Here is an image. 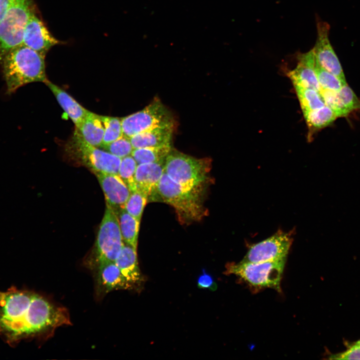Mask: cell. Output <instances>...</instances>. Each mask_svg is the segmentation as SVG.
I'll return each instance as SVG.
<instances>
[{
	"mask_svg": "<svg viewBox=\"0 0 360 360\" xmlns=\"http://www.w3.org/2000/svg\"><path fill=\"white\" fill-rule=\"evenodd\" d=\"M52 92L60 105L75 124L79 126L88 110L80 104L72 97L48 80L45 83Z\"/></svg>",
	"mask_w": 360,
	"mask_h": 360,
	"instance_id": "cell-21",
	"label": "cell"
},
{
	"mask_svg": "<svg viewBox=\"0 0 360 360\" xmlns=\"http://www.w3.org/2000/svg\"><path fill=\"white\" fill-rule=\"evenodd\" d=\"M302 112L325 106L320 92L316 90L294 86Z\"/></svg>",
	"mask_w": 360,
	"mask_h": 360,
	"instance_id": "cell-25",
	"label": "cell"
},
{
	"mask_svg": "<svg viewBox=\"0 0 360 360\" xmlns=\"http://www.w3.org/2000/svg\"><path fill=\"white\" fill-rule=\"evenodd\" d=\"M174 127H158L133 136L130 138L134 149L170 144Z\"/></svg>",
	"mask_w": 360,
	"mask_h": 360,
	"instance_id": "cell-19",
	"label": "cell"
},
{
	"mask_svg": "<svg viewBox=\"0 0 360 360\" xmlns=\"http://www.w3.org/2000/svg\"><path fill=\"white\" fill-rule=\"evenodd\" d=\"M304 120L308 128L309 134L324 128L332 124L338 117L328 106L303 112Z\"/></svg>",
	"mask_w": 360,
	"mask_h": 360,
	"instance_id": "cell-22",
	"label": "cell"
},
{
	"mask_svg": "<svg viewBox=\"0 0 360 360\" xmlns=\"http://www.w3.org/2000/svg\"><path fill=\"white\" fill-rule=\"evenodd\" d=\"M353 345L355 346H360V340L357 341L356 342H354Z\"/></svg>",
	"mask_w": 360,
	"mask_h": 360,
	"instance_id": "cell-34",
	"label": "cell"
},
{
	"mask_svg": "<svg viewBox=\"0 0 360 360\" xmlns=\"http://www.w3.org/2000/svg\"><path fill=\"white\" fill-rule=\"evenodd\" d=\"M200 188L186 189L164 172L153 196L156 194L162 202L172 206L180 221L186 224L200 220L206 214Z\"/></svg>",
	"mask_w": 360,
	"mask_h": 360,
	"instance_id": "cell-3",
	"label": "cell"
},
{
	"mask_svg": "<svg viewBox=\"0 0 360 360\" xmlns=\"http://www.w3.org/2000/svg\"><path fill=\"white\" fill-rule=\"evenodd\" d=\"M45 56L22 44L11 50L4 58V76L7 93L11 94L18 88L33 82H46Z\"/></svg>",
	"mask_w": 360,
	"mask_h": 360,
	"instance_id": "cell-2",
	"label": "cell"
},
{
	"mask_svg": "<svg viewBox=\"0 0 360 360\" xmlns=\"http://www.w3.org/2000/svg\"><path fill=\"white\" fill-rule=\"evenodd\" d=\"M164 162L138 164L134 174L136 190L153 196L164 174Z\"/></svg>",
	"mask_w": 360,
	"mask_h": 360,
	"instance_id": "cell-16",
	"label": "cell"
},
{
	"mask_svg": "<svg viewBox=\"0 0 360 360\" xmlns=\"http://www.w3.org/2000/svg\"><path fill=\"white\" fill-rule=\"evenodd\" d=\"M328 359L360 360V346L352 345L346 351L330 355Z\"/></svg>",
	"mask_w": 360,
	"mask_h": 360,
	"instance_id": "cell-31",
	"label": "cell"
},
{
	"mask_svg": "<svg viewBox=\"0 0 360 360\" xmlns=\"http://www.w3.org/2000/svg\"><path fill=\"white\" fill-rule=\"evenodd\" d=\"M148 197L142 192L136 190L130 192L124 208L126 212L140 222Z\"/></svg>",
	"mask_w": 360,
	"mask_h": 360,
	"instance_id": "cell-28",
	"label": "cell"
},
{
	"mask_svg": "<svg viewBox=\"0 0 360 360\" xmlns=\"http://www.w3.org/2000/svg\"><path fill=\"white\" fill-rule=\"evenodd\" d=\"M60 43V41L50 34L43 22L34 12L25 26L22 44L46 56L52 48Z\"/></svg>",
	"mask_w": 360,
	"mask_h": 360,
	"instance_id": "cell-12",
	"label": "cell"
},
{
	"mask_svg": "<svg viewBox=\"0 0 360 360\" xmlns=\"http://www.w3.org/2000/svg\"><path fill=\"white\" fill-rule=\"evenodd\" d=\"M116 215L124 242L136 249L140 222L125 208L121 210Z\"/></svg>",
	"mask_w": 360,
	"mask_h": 360,
	"instance_id": "cell-23",
	"label": "cell"
},
{
	"mask_svg": "<svg viewBox=\"0 0 360 360\" xmlns=\"http://www.w3.org/2000/svg\"><path fill=\"white\" fill-rule=\"evenodd\" d=\"M212 168L208 158H197L172 148L164 164V172L188 190L200 188Z\"/></svg>",
	"mask_w": 360,
	"mask_h": 360,
	"instance_id": "cell-4",
	"label": "cell"
},
{
	"mask_svg": "<svg viewBox=\"0 0 360 360\" xmlns=\"http://www.w3.org/2000/svg\"><path fill=\"white\" fill-rule=\"evenodd\" d=\"M138 164L132 155L122 158L118 175L125 182L130 192L136 190L134 174Z\"/></svg>",
	"mask_w": 360,
	"mask_h": 360,
	"instance_id": "cell-27",
	"label": "cell"
},
{
	"mask_svg": "<svg viewBox=\"0 0 360 360\" xmlns=\"http://www.w3.org/2000/svg\"><path fill=\"white\" fill-rule=\"evenodd\" d=\"M101 118L104 127L102 146L108 144L123 136L121 118L109 116H101Z\"/></svg>",
	"mask_w": 360,
	"mask_h": 360,
	"instance_id": "cell-26",
	"label": "cell"
},
{
	"mask_svg": "<svg viewBox=\"0 0 360 360\" xmlns=\"http://www.w3.org/2000/svg\"><path fill=\"white\" fill-rule=\"evenodd\" d=\"M121 120L123 135L128 138L156 128L174 125L172 113L157 98L142 110Z\"/></svg>",
	"mask_w": 360,
	"mask_h": 360,
	"instance_id": "cell-8",
	"label": "cell"
},
{
	"mask_svg": "<svg viewBox=\"0 0 360 360\" xmlns=\"http://www.w3.org/2000/svg\"><path fill=\"white\" fill-rule=\"evenodd\" d=\"M76 128V130L86 142L97 148L101 146L104 134L101 116L88 111Z\"/></svg>",
	"mask_w": 360,
	"mask_h": 360,
	"instance_id": "cell-20",
	"label": "cell"
},
{
	"mask_svg": "<svg viewBox=\"0 0 360 360\" xmlns=\"http://www.w3.org/2000/svg\"><path fill=\"white\" fill-rule=\"evenodd\" d=\"M296 67L288 72L294 86L310 88L320 92V86L315 70L316 59L312 49L297 56Z\"/></svg>",
	"mask_w": 360,
	"mask_h": 360,
	"instance_id": "cell-15",
	"label": "cell"
},
{
	"mask_svg": "<svg viewBox=\"0 0 360 360\" xmlns=\"http://www.w3.org/2000/svg\"><path fill=\"white\" fill-rule=\"evenodd\" d=\"M330 30V26L328 22L316 20L317 36L312 50L318 64L346 84L342 66L329 40Z\"/></svg>",
	"mask_w": 360,
	"mask_h": 360,
	"instance_id": "cell-11",
	"label": "cell"
},
{
	"mask_svg": "<svg viewBox=\"0 0 360 360\" xmlns=\"http://www.w3.org/2000/svg\"><path fill=\"white\" fill-rule=\"evenodd\" d=\"M328 104L338 118L346 116L354 110H360V100L348 84L334 92Z\"/></svg>",
	"mask_w": 360,
	"mask_h": 360,
	"instance_id": "cell-18",
	"label": "cell"
},
{
	"mask_svg": "<svg viewBox=\"0 0 360 360\" xmlns=\"http://www.w3.org/2000/svg\"><path fill=\"white\" fill-rule=\"evenodd\" d=\"M286 258L258 262L229 264L227 272L236 275L256 288H268L280 290V281Z\"/></svg>",
	"mask_w": 360,
	"mask_h": 360,
	"instance_id": "cell-7",
	"label": "cell"
},
{
	"mask_svg": "<svg viewBox=\"0 0 360 360\" xmlns=\"http://www.w3.org/2000/svg\"><path fill=\"white\" fill-rule=\"evenodd\" d=\"M115 263L134 288L140 285L144 279L138 266L136 249L124 244Z\"/></svg>",
	"mask_w": 360,
	"mask_h": 360,
	"instance_id": "cell-17",
	"label": "cell"
},
{
	"mask_svg": "<svg viewBox=\"0 0 360 360\" xmlns=\"http://www.w3.org/2000/svg\"><path fill=\"white\" fill-rule=\"evenodd\" d=\"M198 286L200 288H208L214 291L217 288V285L212 276L206 273L204 270L198 278Z\"/></svg>",
	"mask_w": 360,
	"mask_h": 360,
	"instance_id": "cell-32",
	"label": "cell"
},
{
	"mask_svg": "<svg viewBox=\"0 0 360 360\" xmlns=\"http://www.w3.org/2000/svg\"><path fill=\"white\" fill-rule=\"evenodd\" d=\"M124 244L118 216L106 204L97 235L94 254L88 260V268L92 270L102 264L115 262Z\"/></svg>",
	"mask_w": 360,
	"mask_h": 360,
	"instance_id": "cell-5",
	"label": "cell"
},
{
	"mask_svg": "<svg viewBox=\"0 0 360 360\" xmlns=\"http://www.w3.org/2000/svg\"><path fill=\"white\" fill-rule=\"evenodd\" d=\"M292 242V239L288 233L278 232L252 245L241 262H258L286 258Z\"/></svg>",
	"mask_w": 360,
	"mask_h": 360,
	"instance_id": "cell-10",
	"label": "cell"
},
{
	"mask_svg": "<svg viewBox=\"0 0 360 360\" xmlns=\"http://www.w3.org/2000/svg\"><path fill=\"white\" fill-rule=\"evenodd\" d=\"M32 0H14L0 21V62L12 49L22 44L25 26L34 12Z\"/></svg>",
	"mask_w": 360,
	"mask_h": 360,
	"instance_id": "cell-6",
	"label": "cell"
},
{
	"mask_svg": "<svg viewBox=\"0 0 360 360\" xmlns=\"http://www.w3.org/2000/svg\"><path fill=\"white\" fill-rule=\"evenodd\" d=\"M67 148L73 156L94 172L118 174L122 158L89 144L76 130Z\"/></svg>",
	"mask_w": 360,
	"mask_h": 360,
	"instance_id": "cell-9",
	"label": "cell"
},
{
	"mask_svg": "<svg viewBox=\"0 0 360 360\" xmlns=\"http://www.w3.org/2000/svg\"><path fill=\"white\" fill-rule=\"evenodd\" d=\"M98 181L104 193L106 204L116 214L124 208L130 190L118 174L96 172Z\"/></svg>",
	"mask_w": 360,
	"mask_h": 360,
	"instance_id": "cell-14",
	"label": "cell"
},
{
	"mask_svg": "<svg viewBox=\"0 0 360 360\" xmlns=\"http://www.w3.org/2000/svg\"><path fill=\"white\" fill-rule=\"evenodd\" d=\"M100 148L121 158L131 155L134 150L130 138L124 135L108 144L102 146Z\"/></svg>",
	"mask_w": 360,
	"mask_h": 360,
	"instance_id": "cell-30",
	"label": "cell"
},
{
	"mask_svg": "<svg viewBox=\"0 0 360 360\" xmlns=\"http://www.w3.org/2000/svg\"><path fill=\"white\" fill-rule=\"evenodd\" d=\"M315 70L320 89L338 90L343 85L347 84H344L334 74L322 68L316 62Z\"/></svg>",
	"mask_w": 360,
	"mask_h": 360,
	"instance_id": "cell-29",
	"label": "cell"
},
{
	"mask_svg": "<svg viewBox=\"0 0 360 360\" xmlns=\"http://www.w3.org/2000/svg\"><path fill=\"white\" fill-rule=\"evenodd\" d=\"M14 0H0V21L5 15Z\"/></svg>",
	"mask_w": 360,
	"mask_h": 360,
	"instance_id": "cell-33",
	"label": "cell"
},
{
	"mask_svg": "<svg viewBox=\"0 0 360 360\" xmlns=\"http://www.w3.org/2000/svg\"><path fill=\"white\" fill-rule=\"evenodd\" d=\"M92 271L94 276L96 294L99 298L114 290L134 288L115 262L102 264Z\"/></svg>",
	"mask_w": 360,
	"mask_h": 360,
	"instance_id": "cell-13",
	"label": "cell"
},
{
	"mask_svg": "<svg viewBox=\"0 0 360 360\" xmlns=\"http://www.w3.org/2000/svg\"><path fill=\"white\" fill-rule=\"evenodd\" d=\"M171 149L170 144L134 148L131 155L138 164L164 162Z\"/></svg>",
	"mask_w": 360,
	"mask_h": 360,
	"instance_id": "cell-24",
	"label": "cell"
},
{
	"mask_svg": "<svg viewBox=\"0 0 360 360\" xmlns=\"http://www.w3.org/2000/svg\"><path fill=\"white\" fill-rule=\"evenodd\" d=\"M70 324L66 308L38 293L14 287L0 291V336L10 345Z\"/></svg>",
	"mask_w": 360,
	"mask_h": 360,
	"instance_id": "cell-1",
	"label": "cell"
}]
</instances>
